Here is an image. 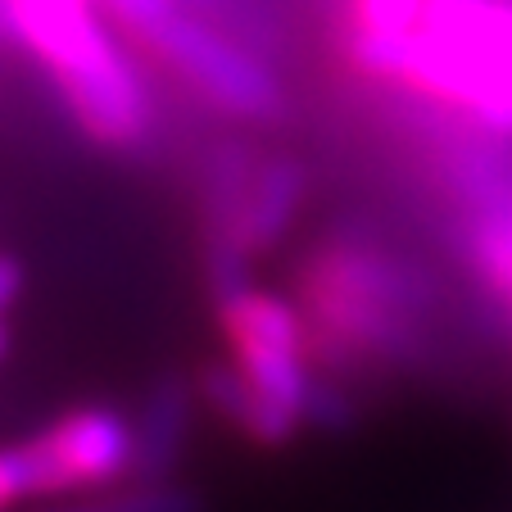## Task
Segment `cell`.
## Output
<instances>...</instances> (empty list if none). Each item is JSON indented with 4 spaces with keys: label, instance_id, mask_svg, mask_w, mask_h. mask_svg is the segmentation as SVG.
I'll list each match as a JSON object with an SVG mask.
<instances>
[{
    "label": "cell",
    "instance_id": "1",
    "mask_svg": "<svg viewBox=\"0 0 512 512\" xmlns=\"http://www.w3.org/2000/svg\"><path fill=\"white\" fill-rule=\"evenodd\" d=\"M295 304L313 368L345 377L413 363L431 290L413 263L381 241L336 232L295 263Z\"/></svg>",
    "mask_w": 512,
    "mask_h": 512
},
{
    "label": "cell",
    "instance_id": "2",
    "mask_svg": "<svg viewBox=\"0 0 512 512\" xmlns=\"http://www.w3.org/2000/svg\"><path fill=\"white\" fill-rule=\"evenodd\" d=\"M96 5L100 0H5L10 41L50 68L68 114L91 141L136 150L155 127V105Z\"/></svg>",
    "mask_w": 512,
    "mask_h": 512
},
{
    "label": "cell",
    "instance_id": "3",
    "mask_svg": "<svg viewBox=\"0 0 512 512\" xmlns=\"http://www.w3.org/2000/svg\"><path fill=\"white\" fill-rule=\"evenodd\" d=\"M395 87L463 109L490 136H512V5L422 0Z\"/></svg>",
    "mask_w": 512,
    "mask_h": 512
},
{
    "label": "cell",
    "instance_id": "4",
    "mask_svg": "<svg viewBox=\"0 0 512 512\" xmlns=\"http://www.w3.org/2000/svg\"><path fill=\"white\" fill-rule=\"evenodd\" d=\"M223 340L232 363L300 426L345 431L354 422V399L336 377H322L309 358V336L295 300H281L272 290H241L218 304Z\"/></svg>",
    "mask_w": 512,
    "mask_h": 512
},
{
    "label": "cell",
    "instance_id": "5",
    "mask_svg": "<svg viewBox=\"0 0 512 512\" xmlns=\"http://www.w3.org/2000/svg\"><path fill=\"white\" fill-rule=\"evenodd\" d=\"M132 463L136 435L118 408H73L46 431L0 449V512L23 499L109 490L132 476Z\"/></svg>",
    "mask_w": 512,
    "mask_h": 512
},
{
    "label": "cell",
    "instance_id": "6",
    "mask_svg": "<svg viewBox=\"0 0 512 512\" xmlns=\"http://www.w3.org/2000/svg\"><path fill=\"white\" fill-rule=\"evenodd\" d=\"M141 46L164 59L195 96H204V105H213L227 118L272 123L281 114V105H286L272 68L263 59H254L241 41L227 37L218 23L200 19V14L177 10Z\"/></svg>",
    "mask_w": 512,
    "mask_h": 512
},
{
    "label": "cell",
    "instance_id": "7",
    "mask_svg": "<svg viewBox=\"0 0 512 512\" xmlns=\"http://www.w3.org/2000/svg\"><path fill=\"white\" fill-rule=\"evenodd\" d=\"M309 195V168L300 159H259L241 186L232 218L223 227H204V236L241 245L245 254H263L290 232L295 213Z\"/></svg>",
    "mask_w": 512,
    "mask_h": 512
},
{
    "label": "cell",
    "instance_id": "8",
    "mask_svg": "<svg viewBox=\"0 0 512 512\" xmlns=\"http://www.w3.org/2000/svg\"><path fill=\"white\" fill-rule=\"evenodd\" d=\"M195 381L164 372L150 386L141 413L132 422L136 435V463H132V481H168L177 467V458L186 454L191 440V417H195Z\"/></svg>",
    "mask_w": 512,
    "mask_h": 512
},
{
    "label": "cell",
    "instance_id": "9",
    "mask_svg": "<svg viewBox=\"0 0 512 512\" xmlns=\"http://www.w3.org/2000/svg\"><path fill=\"white\" fill-rule=\"evenodd\" d=\"M195 395L223 417V422H232L245 440H254V445H263V449H281L304 431L286 408H277L236 368L232 358H227V363H200V372H195Z\"/></svg>",
    "mask_w": 512,
    "mask_h": 512
},
{
    "label": "cell",
    "instance_id": "10",
    "mask_svg": "<svg viewBox=\"0 0 512 512\" xmlns=\"http://www.w3.org/2000/svg\"><path fill=\"white\" fill-rule=\"evenodd\" d=\"M41 512H204L200 494L173 481H132L127 490H100L87 499L50 503Z\"/></svg>",
    "mask_w": 512,
    "mask_h": 512
},
{
    "label": "cell",
    "instance_id": "11",
    "mask_svg": "<svg viewBox=\"0 0 512 512\" xmlns=\"http://www.w3.org/2000/svg\"><path fill=\"white\" fill-rule=\"evenodd\" d=\"M100 5H105L109 19H114L132 41H145L159 23H168L177 10H182L177 0H100Z\"/></svg>",
    "mask_w": 512,
    "mask_h": 512
},
{
    "label": "cell",
    "instance_id": "12",
    "mask_svg": "<svg viewBox=\"0 0 512 512\" xmlns=\"http://www.w3.org/2000/svg\"><path fill=\"white\" fill-rule=\"evenodd\" d=\"M19 295H23V263L10 259V254H0V313L10 309Z\"/></svg>",
    "mask_w": 512,
    "mask_h": 512
},
{
    "label": "cell",
    "instance_id": "13",
    "mask_svg": "<svg viewBox=\"0 0 512 512\" xmlns=\"http://www.w3.org/2000/svg\"><path fill=\"white\" fill-rule=\"evenodd\" d=\"M499 309H503V313H508V318H512V286H508V295H503V300H499Z\"/></svg>",
    "mask_w": 512,
    "mask_h": 512
},
{
    "label": "cell",
    "instance_id": "14",
    "mask_svg": "<svg viewBox=\"0 0 512 512\" xmlns=\"http://www.w3.org/2000/svg\"><path fill=\"white\" fill-rule=\"evenodd\" d=\"M5 349H10V336H5V327H0V358H5Z\"/></svg>",
    "mask_w": 512,
    "mask_h": 512
}]
</instances>
